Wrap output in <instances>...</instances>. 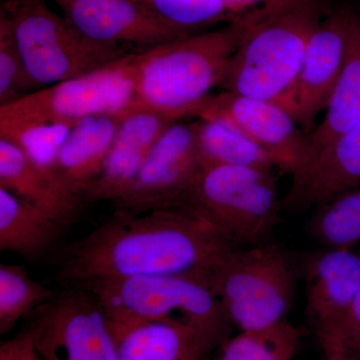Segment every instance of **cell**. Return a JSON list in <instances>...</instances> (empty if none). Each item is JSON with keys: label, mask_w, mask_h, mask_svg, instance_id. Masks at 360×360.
<instances>
[{"label": "cell", "mask_w": 360, "mask_h": 360, "mask_svg": "<svg viewBox=\"0 0 360 360\" xmlns=\"http://www.w3.org/2000/svg\"><path fill=\"white\" fill-rule=\"evenodd\" d=\"M151 9L168 25L186 35L217 23L236 20L227 11L224 0H144Z\"/></svg>", "instance_id": "cell-26"}, {"label": "cell", "mask_w": 360, "mask_h": 360, "mask_svg": "<svg viewBox=\"0 0 360 360\" xmlns=\"http://www.w3.org/2000/svg\"><path fill=\"white\" fill-rule=\"evenodd\" d=\"M0 188L6 189L51 215L63 227L77 220L82 206L51 165L20 143L0 139Z\"/></svg>", "instance_id": "cell-17"}, {"label": "cell", "mask_w": 360, "mask_h": 360, "mask_svg": "<svg viewBox=\"0 0 360 360\" xmlns=\"http://www.w3.org/2000/svg\"><path fill=\"white\" fill-rule=\"evenodd\" d=\"M89 290L108 319L135 322L175 319L200 329L222 345L231 321L201 274L103 278L73 284Z\"/></svg>", "instance_id": "cell-6"}, {"label": "cell", "mask_w": 360, "mask_h": 360, "mask_svg": "<svg viewBox=\"0 0 360 360\" xmlns=\"http://www.w3.org/2000/svg\"><path fill=\"white\" fill-rule=\"evenodd\" d=\"M0 360H39L32 335L27 329L2 343Z\"/></svg>", "instance_id": "cell-29"}, {"label": "cell", "mask_w": 360, "mask_h": 360, "mask_svg": "<svg viewBox=\"0 0 360 360\" xmlns=\"http://www.w3.org/2000/svg\"><path fill=\"white\" fill-rule=\"evenodd\" d=\"M54 293L35 281L22 266L0 265V333H9Z\"/></svg>", "instance_id": "cell-25"}, {"label": "cell", "mask_w": 360, "mask_h": 360, "mask_svg": "<svg viewBox=\"0 0 360 360\" xmlns=\"http://www.w3.org/2000/svg\"><path fill=\"white\" fill-rule=\"evenodd\" d=\"M300 341L302 331L285 321L264 330L240 331L222 343L217 360H291Z\"/></svg>", "instance_id": "cell-24"}, {"label": "cell", "mask_w": 360, "mask_h": 360, "mask_svg": "<svg viewBox=\"0 0 360 360\" xmlns=\"http://www.w3.org/2000/svg\"><path fill=\"white\" fill-rule=\"evenodd\" d=\"M271 7L258 9L212 32L172 40L135 52L134 108L176 120L193 117L219 86L243 35Z\"/></svg>", "instance_id": "cell-2"}, {"label": "cell", "mask_w": 360, "mask_h": 360, "mask_svg": "<svg viewBox=\"0 0 360 360\" xmlns=\"http://www.w3.org/2000/svg\"><path fill=\"white\" fill-rule=\"evenodd\" d=\"M307 227L322 248H354L360 243V187L316 207Z\"/></svg>", "instance_id": "cell-23"}, {"label": "cell", "mask_w": 360, "mask_h": 360, "mask_svg": "<svg viewBox=\"0 0 360 360\" xmlns=\"http://www.w3.org/2000/svg\"><path fill=\"white\" fill-rule=\"evenodd\" d=\"M9 21L28 75L39 89L99 70L134 52L78 32L44 0H6Z\"/></svg>", "instance_id": "cell-8"}, {"label": "cell", "mask_w": 360, "mask_h": 360, "mask_svg": "<svg viewBox=\"0 0 360 360\" xmlns=\"http://www.w3.org/2000/svg\"><path fill=\"white\" fill-rule=\"evenodd\" d=\"M63 229L37 206L0 188V250L35 259L56 245Z\"/></svg>", "instance_id": "cell-21"}, {"label": "cell", "mask_w": 360, "mask_h": 360, "mask_svg": "<svg viewBox=\"0 0 360 360\" xmlns=\"http://www.w3.org/2000/svg\"><path fill=\"white\" fill-rule=\"evenodd\" d=\"M326 14L321 0H290L272 8L243 35L219 86L274 101L295 116L307 44Z\"/></svg>", "instance_id": "cell-3"}, {"label": "cell", "mask_w": 360, "mask_h": 360, "mask_svg": "<svg viewBox=\"0 0 360 360\" xmlns=\"http://www.w3.org/2000/svg\"><path fill=\"white\" fill-rule=\"evenodd\" d=\"M305 311L317 336L343 319L360 290V253L354 248H328L303 257Z\"/></svg>", "instance_id": "cell-14"}, {"label": "cell", "mask_w": 360, "mask_h": 360, "mask_svg": "<svg viewBox=\"0 0 360 360\" xmlns=\"http://www.w3.org/2000/svg\"><path fill=\"white\" fill-rule=\"evenodd\" d=\"M207 278L227 319L239 331L278 326L295 302V264L271 243L231 248L215 262Z\"/></svg>", "instance_id": "cell-5"}, {"label": "cell", "mask_w": 360, "mask_h": 360, "mask_svg": "<svg viewBox=\"0 0 360 360\" xmlns=\"http://www.w3.org/2000/svg\"><path fill=\"white\" fill-rule=\"evenodd\" d=\"M210 221L188 207L111 219L59 255L56 277L66 285L94 279L201 274L233 248Z\"/></svg>", "instance_id": "cell-1"}, {"label": "cell", "mask_w": 360, "mask_h": 360, "mask_svg": "<svg viewBox=\"0 0 360 360\" xmlns=\"http://www.w3.org/2000/svg\"><path fill=\"white\" fill-rule=\"evenodd\" d=\"M139 1L143 2V1H144V0H139Z\"/></svg>", "instance_id": "cell-33"}, {"label": "cell", "mask_w": 360, "mask_h": 360, "mask_svg": "<svg viewBox=\"0 0 360 360\" xmlns=\"http://www.w3.org/2000/svg\"><path fill=\"white\" fill-rule=\"evenodd\" d=\"M134 53L0 106V139L21 144L49 127L70 129L87 118L122 115L134 104Z\"/></svg>", "instance_id": "cell-4"}, {"label": "cell", "mask_w": 360, "mask_h": 360, "mask_svg": "<svg viewBox=\"0 0 360 360\" xmlns=\"http://www.w3.org/2000/svg\"><path fill=\"white\" fill-rule=\"evenodd\" d=\"M27 317L39 360H117L110 319L84 288L68 285Z\"/></svg>", "instance_id": "cell-9"}, {"label": "cell", "mask_w": 360, "mask_h": 360, "mask_svg": "<svg viewBox=\"0 0 360 360\" xmlns=\"http://www.w3.org/2000/svg\"><path fill=\"white\" fill-rule=\"evenodd\" d=\"M184 207L234 248L269 243L283 208L274 170L231 165L203 167Z\"/></svg>", "instance_id": "cell-7"}, {"label": "cell", "mask_w": 360, "mask_h": 360, "mask_svg": "<svg viewBox=\"0 0 360 360\" xmlns=\"http://www.w3.org/2000/svg\"><path fill=\"white\" fill-rule=\"evenodd\" d=\"M326 110L324 120L307 134L304 156L297 169L360 123V15L356 13L350 27L345 65Z\"/></svg>", "instance_id": "cell-20"}, {"label": "cell", "mask_w": 360, "mask_h": 360, "mask_svg": "<svg viewBox=\"0 0 360 360\" xmlns=\"http://www.w3.org/2000/svg\"><path fill=\"white\" fill-rule=\"evenodd\" d=\"M110 322L117 360H207L219 345L186 321Z\"/></svg>", "instance_id": "cell-18"}, {"label": "cell", "mask_w": 360, "mask_h": 360, "mask_svg": "<svg viewBox=\"0 0 360 360\" xmlns=\"http://www.w3.org/2000/svg\"><path fill=\"white\" fill-rule=\"evenodd\" d=\"M317 338L324 354H345L360 360V290L343 319Z\"/></svg>", "instance_id": "cell-28"}, {"label": "cell", "mask_w": 360, "mask_h": 360, "mask_svg": "<svg viewBox=\"0 0 360 360\" xmlns=\"http://www.w3.org/2000/svg\"><path fill=\"white\" fill-rule=\"evenodd\" d=\"M193 117L229 120L276 156L281 174H295L302 165L307 134L290 111L274 101L224 90L208 96Z\"/></svg>", "instance_id": "cell-12"}, {"label": "cell", "mask_w": 360, "mask_h": 360, "mask_svg": "<svg viewBox=\"0 0 360 360\" xmlns=\"http://www.w3.org/2000/svg\"><path fill=\"white\" fill-rule=\"evenodd\" d=\"M229 13L233 16L234 20L241 18L265 7L279 6L290 0H224Z\"/></svg>", "instance_id": "cell-30"}, {"label": "cell", "mask_w": 360, "mask_h": 360, "mask_svg": "<svg viewBox=\"0 0 360 360\" xmlns=\"http://www.w3.org/2000/svg\"><path fill=\"white\" fill-rule=\"evenodd\" d=\"M283 210L303 212L360 186V123L338 137L295 174Z\"/></svg>", "instance_id": "cell-16"}, {"label": "cell", "mask_w": 360, "mask_h": 360, "mask_svg": "<svg viewBox=\"0 0 360 360\" xmlns=\"http://www.w3.org/2000/svg\"><path fill=\"white\" fill-rule=\"evenodd\" d=\"M202 167L195 122L174 123L156 141L131 186L115 201V212L142 214L184 207Z\"/></svg>", "instance_id": "cell-10"}, {"label": "cell", "mask_w": 360, "mask_h": 360, "mask_svg": "<svg viewBox=\"0 0 360 360\" xmlns=\"http://www.w3.org/2000/svg\"><path fill=\"white\" fill-rule=\"evenodd\" d=\"M39 89L28 75L13 30L0 11V106Z\"/></svg>", "instance_id": "cell-27"}, {"label": "cell", "mask_w": 360, "mask_h": 360, "mask_svg": "<svg viewBox=\"0 0 360 360\" xmlns=\"http://www.w3.org/2000/svg\"><path fill=\"white\" fill-rule=\"evenodd\" d=\"M196 143L203 167L231 165L279 170L276 156L243 130L219 117L198 118Z\"/></svg>", "instance_id": "cell-22"}, {"label": "cell", "mask_w": 360, "mask_h": 360, "mask_svg": "<svg viewBox=\"0 0 360 360\" xmlns=\"http://www.w3.org/2000/svg\"><path fill=\"white\" fill-rule=\"evenodd\" d=\"M177 122L172 116L146 108H132L122 115L103 169L84 193L85 203L120 200L156 141Z\"/></svg>", "instance_id": "cell-15"}, {"label": "cell", "mask_w": 360, "mask_h": 360, "mask_svg": "<svg viewBox=\"0 0 360 360\" xmlns=\"http://www.w3.org/2000/svg\"><path fill=\"white\" fill-rule=\"evenodd\" d=\"M54 1H56V4H61V2L66 1V0H54Z\"/></svg>", "instance_id": "cell-32"}, {"label": "cell", "mask_w": 360, "mask_h": 360, "mask_svg": "<svg viewBox=\"0 0 360 360\" xmlns=\"http://www.w3.org/2000/svg\"><path fill=\"white\" fill-rule=\"evenodd\" d=\"M354 16L347 9L326 13L307 44L295 103V120L307 134L314 129L319 113L328 108L340 79Z\"/></svg>", "instance_id": "cell-13"}, {"label": "cell", "mask_w": 360, "mask_h": 360, "mask_svg": "<svg viewBox=\"0 0 360 360\" xmlns=\"http://www.w3.org/2000/svg\"><path fill=\"white\" fill-rule=\"evenodd\" d=\"M120 117L101 115L77 123L61 139L49 163L63 184L84 201V193L103 169Z\"/></svg>", "instance_id": "cell-19"}, {"label": "cell", "mask_w": 360, "mask_h": 360, "mask_svg": "<svg viewBox=\"0 0 360 360\" xmlns=\"http://www.w3.org/2000/svg\"><path fill=\"white\" fill-rule=\"evenodd\" d=\"M58 6L66 20L87 39L132 52L191 37L139 0H66Z\"/></svg>", "instance_id": "cell-11"}, {"label": "cell", "mask_w": 360, "mask_h": 360, "mask_svg": "<svg viewBox=\"0 0 360 360\" xmlns=\"http://www.w3.org/2000/svg\"><path fill=\"white\" fill-rule=\"evenodd\" d=\"M323 360H357L355 359H352V357L347 356V355L345 354H328L326 355Z\"/></svg>", "instance_id": "cell-31"}]
</instances>
